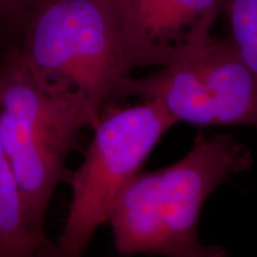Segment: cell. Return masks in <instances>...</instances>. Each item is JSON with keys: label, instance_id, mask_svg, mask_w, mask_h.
<instances>
[{"label": "cell", "instance_id": "1", "mask_svg": "<svg viewBox=\"0 0 257 257\" xmlns=\"http://www.w3.org/2000/svg\"><path fill=\"white\" fill-rule=\"evenodd\" d=\"M251 166V153L234 137L199 135L175 163L138 173L108 214L117 251L124 256L227 257L221 246L200 242L199 218L212 193Z\"/></svg>", "mask_w": 257, "mask_h": 257}, {"label": "cell", "instance_id": "2", "mask_svg": "<svg viewBox=\"0 0 257 257\" xmlns=\"http://www.w3.org/2000/svg\"><path fill=\"white\" fill-rule=\"evenodd\" d=\"M22 29L17 48L30 72L94 126L133 75L114 0H46Z\"/></svg>", "mask_w": 257, "mask_h": 257}, {"label": "cell", "instance_id": "3", "mask_svg": "<svg viewBox=\"0 0 257 257\" xmlns=\"http://www.w3.org/2000/svg\"><path fill=\"white\" fill-rule=\"evenodd\" d=\"M86 127L92 125L83 112L48 91L17 46L10 47L0 59V143L23 192L29 221L42 236L64 162Z\"/></svg>", "mask_w": 257, "mask_h": 257}, {"label": "cell", "instance_id": "4", "mask_svg": "<svg viewBox=\"0 0 257 257\" xmlns=\"http://www.w3.org/2000/svg\"><path fill=\"white\" fill-rule=\"evenodd\" d=\"M175 124L155 100L102 110L83 161L70 178L72 198L56 242L66 255H83L96 230L107 223L119 193Z\"/></svg>", "mask_w": 257, "mask_h": 257}, {"label": "cell", "instance_id": "5", "mask_svg": "<svg viewBox=\"0 0 257 257\" xmlns=\"http://www.w3.org/2000/svg\"><path fill=\"white\" fill-rule=\"evenodd\" d=\"M161 104L175 123L250 126L257 130V75L229 37L195 38L166 67L125 80L117 98Z\"/></svg>", "mask_w": 257, "mask_h": 257}, {"label": "cell", "instance_id": "6", "mask_svg": "<svg viewBox=\"0 0 257 257\" xmlns=\"http://www.w3.org/2000/svg\"><path fill=\"white\" fill-rule=\"evenodd\" d=\"M223 0H114L127 62L133 70L162 68L221 14Z\"/></svg>", "mask_w": 257, "mask_h": 257}, {"label": "cell", "instance_id": "7", "mask_svg": "<svg viewBox=\"0 0 257 257\" xmlns=\"http://www.w3.org/2000/svg\"><path fill=\"white\" fill-rule=\"evenodd\" d=\"M48 240L32 229L23 192L0 143V257H37Z\"/></svg>", "mask_w": 257, "mask_h": 257}, {"label": "cell", "instance_id": "8", "mask_svg": "<svg viewBox=\"0 0 257 257\" xmlns=\"http://www.w3.org/2000/svg\"><path fill=\"white\" fill-rule=\"evenodd\" d=\"M229 38L257 75V0H223Z\"/></svg>", "mask_w": 257, "mask_h": 257}, {"label": "cell", "instance_id": "9", "mask_svg": "<svg viewBox=\"0 0 257 257\" xmlns=\"http://www.w3.org/2000/svg\"><path fill=\"white\" fill-rule=\"evenodd\" d=\"M46 0H0V24L23 25L28 16Z\"/></svg>", "mask_w": 257, "mask_h": 257}, {"label": "cell", "instance_id": "10", "mask_svg": "<svg viewBox=\"0 0 257 257\" xmlns=\"http://www.w3.org/2000/svg\"><path fill=\"white\" fill-rule=\"evenodd\" d=\"M37 257H69L66 255L62 250H61L59 246H57L56 243L51 242L49 239L48 242L42 246V249L38 252Z\"/></svg>", "mask_w": 257, "mask_h": 257}]
</instances>
